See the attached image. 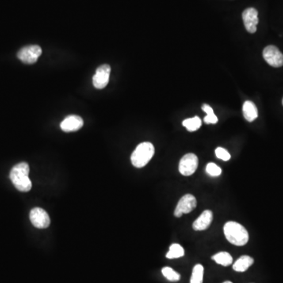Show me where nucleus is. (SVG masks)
Instances as JSON below:
<instances>
[{"instance_id":"14","label":"nucleus","mask_w":283,"mask_h":283,"mask_svg":"<svg viewBox=\"0 0 283 283\" xmlns=\"http://www.w3.org/2000/svg\"><path fill=\"white\" fill-rule=\"evenodd\" d=\"M254 263V260L249 256H242L233 265V269L237 272H244L247 271Z\"/></svg>"},{"instance_id":"21","label":"nucleus","mask_w":283,"mask_h":283,"mask_svg":"<svg viewBox=\"0 0 283 283\" xmlns=\"http://www.w3.org/2000/svg\"><path fill=\"white\" fill-rule=\"evenodd\" d=\"M206 173L211 177H219L222 173V169L214 163H208L206 166Z\"/></svg>"},{"instance_id":"24","label":"nucleus","mask_w":283,"mask_h":283,"mask_svg":"<svg viewBox=\"0 0 283 283\" xmlns=\"http://www.w3.org/2000/svg\"></svg>"},{"instance_id":"20","label":"nucleus","mask_w":283,"mask_h":283,"mask_svg":"<svg viewBox=\"0 0 283 283\" xmlns=\"http://www.w3.org/2000/svg\"><path fill=\"white\" fill-rule=\"evenodd\" d=\"M162 274L168 280L171 282H177L180 280V275L178 272H175L173 268L165 267L162 269Z\"/></svg>"},{"instance_id":"15","label":"nucleus","mask_w":283,"mask_h":283,"mask_svg":"<svg viewBox=\"0 0 283 283\" xmlns=\"http://www.w3.org/2000/svg\"><path fill=\"white\" fill-rule=\"evenodd\" d=\"M212 258L213 261L217 263L218 265L224 267L231 265L233 262L232 257L230 253L227 252H220V253H216V255H214Z\"/></svg>"},{"instance_id":"9","label":"nucleus","mask_w":283,"mask_h":283,"mask_svg":"<svg viewBox=\"0 0 283 283\" xmlns=\"http://www.w3.org/2000/svg\"><path fill=\"white\" fill-rule=\"evenodd\" d=\"M111 68L109 65L99 66L93 77V85L97 89H103L107 86L109 81Z\"/></svg>"},{"instance_id":"11","label":"nucleus","mask_w":283,"mask_h":283,"mask_svg":"<svg viewBox=\"0 0 283 283\" xmlns=\"http://www.w3.org/2000/svg\"><path fill=\"white\" fill-rule=\"evenodd\" d=\"M84 125V120L81 116L77 115H70L64 119V120L61 123L60 127L62 131L66 132H71V131H78L81 129Z\"/></svg>"},{"instance_id":"8","label":"nucleus","mask_w":283,"mask_h":283,"mask_svg":"<svg viewBox=\"0 0 283 283\" xmlns=\"http://www.w3.org/2000/svg\"><path fill=\"white\" fill-rule=\"evenodd\" d=\"M29 217L34 227L36 228H47L51 223V219L49 217L48 214L41 208H34L32 209Z\"/></svg>"},{"instance_id":"3","label":"nucleus","mask_w":283,"mask_h":283,"mask_svg":"<svg viewBox=\"0 0 283 283\" xmlns=\"http://www.w3.org/2000/svg\"><path fill=\"white\" fill-rule=\"evenodd\" d=\"M154 152L155 150L152 143L147 142L140 143L131 154V163L135 168L144 167L152 159Z\"/></svg>"},{"instance_id":"1","label":"nucleus","mask_w":283,"mask_h":283,"mask_svg":"<svg viewBox=\"0 0 283 283\" xmlns=\"http://www.w3.org/2000/svg\"><path fill=\"white\" fill-rule=\"evenodd\" d=\"M28 175L29 166L26 162L17 164L10 171L9 178L19 191L28 192L32 188V182Z\"/></svg>"},{"instance_id":"7","label":"nucleus","mask_w":283,"mask_h":283,"mask_svg":"<svg viewBox=\"0 0 283 283\" xmlns=\"http://www.w3.org/2000/svg\"><path fill=\"white\" fill-rule=\"evenodd\" d=\"M197 206V200L192 194L184 195L181 197L177 208L175 209L174 215L177 217H180L183 214L189 213Z\"/></svg>"},{"instance_id":"16","label":"nucleus","mask_w":283,"mask_h":283,"mask_svg":"<svg viewBox=\"0 0 283 283\" xmlns=\"http://www.w3.org/2000/svg\"><path fill=\"white\" fill-rule=\"evenodd\" d=\"M183 125L189 131H195L201 128V120L198 116L186 119L183 121Z\"/></svg>"},{"instance_id":"10","label":"nucleus","mask_w":283,"mask_h":283,"mask_svg":"<svg viewBox=\"0 0 283 283\" xmlns=\"http://www.w3.org/2000/svg\"><path fill=\"white\" fill-rule=\"evenodd\" d=\"M242 19L246 30L250 33H255L257 32V24L259 23L257 9L253 7L245 9L242 13Z\"/></svg>"},{"instance_id":"23","label":"nucleus","mask_w":283,"mask_h":283,"mask_svg":"<svg viewBox=\"0 0 283 283\" xmlns=\"http://www.w3.org/2000/svg\"><path fill=\"white\" fill-rule=\"evenodd\" d=\"M231 283V282L230 281H227V282H224V283Z\"/></svg>"},{"instance_id":"6","label":"nucleus","mask_w":283,"mask_h":283,"mask_svg":"<svg viewBox=\"0 0 283 283\" xmlns=\"http://www.w3.org/2000/svg\"><path fill=\"white\" fill-rule=\"evenodd\" d=\"M263 57L272 67L280 68L283 66V54L276 46L265 47L263 51Z\"/></svg>"},{"instance_id":"18","label":"nucleus","mask_w":283,"mask_h":283,"mask_svg":"<svg viewBox=\"0 0 283 283\" xmlns=\"http://www.w3.org/2000/svg\"><path fill=\"white\" fill-rule=\"evenodd\" d=\"M204 268L201 265H195L192 272L190 283H203Z\"/></svg>"},{"instance_id":"13","label":"nucleus","mask_w":283,"mask_h":283,"mask_svg":"<svg viewBox=\"0 0 283 283\" xmlns=\"http://www.w3.org/2000/svg\"><path fill=\"white\" fill-rule=\"evenodd\" d=\"M242 112H243L244 117L249 122L254 121L258 116L257 106L251 101H246L244 102Z\"/></svg>"},{"instance_id":"12","label":"nucleus","mask_w":283,"mask_h":283,"mask_svg":"<svg viewBox=\"0 0 283 283\" xmlns=\"http://www.w3.org/2000/svg\"><path fill=\"white\" fill-rule=\"evenodd\" d=\"M213 215L210 210H205L200 215L193 223L194 231H204L209 227L212 222Z\"/></svg>"},{"instance_id":"22","label":"nucleus","mask_w":283,"mask_h":283,"mask_svg":"<svg viewBox=\"0 0 283 283\" xmlns=\"http://www.w3.org/2000/svg\"><path fill=\"white\" fill-rule=\"evenodd\" d=\"M216 157H217L219 159L223 160L224 162H227L229 160L231 159V154L227 152V150L225 149L222 148V147H218L216 149Z\"/></svg>"},{"instance_id":"19","label":"nucleus","mask_w":283,"mask_h":283,"mask_svg":"<svg viewBox=\"0 0 283 283\" xmlns=\"http://www.w3.org/2000/svg\"><path fill=\"white\" fill-rule=\"evenodd\" d=\"M202 109L204 113H206L207 114V116L204 118L205 124H216L217 123V116L214 113L212 107L209 106L207 104H204L202 105Z\"/></svg>"},{"instance_id":"5","label":"nucleus","mask_w":283,"mask_h":283,"mask_svg":"<svg viewBox=\"0 0 283 283\" xmlns=\"http://www.w3.org/2000/svg\"><path fill=\"white\" fill-rule=\"evenodd\" d=\"M42 54L40 46L30 45L23 47L17 53V58L25 64H33Z\"/></svg>"},{"instance_id":"4","label":"nucleus","mask_w":283,"mask_h":283,"mask_svg":"<svg viewBox=\"0 0 283 283\" xmlns=\"http://www.w3.org/2000/svg\"><path fill=\"white\" fill-rule=\"evenodd\" d=\"M198 166V158L194 154H188L184 155L180 160L179 165L180 173L185 176L189 177L197 170Z\"/></svg>"},{"instance_id":"2","label":"nucleus","mask_w":283,"mask_h":283,"mask_svg":"<svg viewBox=\"0 0 283 283\" xmlns=\"http://www.w3.org/2000/svg\"><path fill=\"white\" fill-rule=\"evenodd\" d=\"M223 232L227 241L235 246H245L249 242L247 230L237 222L229 221L225 223Z\"/></svg>"},{"instance_id":"17","label":"nucleus","mask_w":283,"mask_h":283,"mask_svg":"<svg viewBox=\"0 0 283 283\" xmlns=\"http://www.w3.org/2000/svg\"><path fill=\"white\" fill-rule=\"evenodd\" d=\"M184 250L179 244H173L169 248V251L166 254L168 259H175L184 257Z\"/></svg>"}]
</instances>
